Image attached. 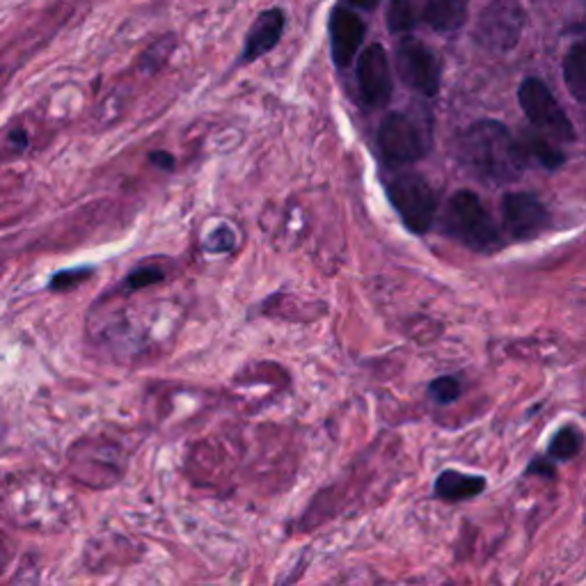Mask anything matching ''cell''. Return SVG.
I'll list each match as a JSON object with an SVG mask.
<instances>
[{
  "label": "cell",
  "instance_id": "cell-21",
  "mask_svg": "<svg viewBox=\"0 0 586 586\" xmlns=\"http://www.w3.org/2000/svg\"><path fill=\"white\" fill-rule=\"evenodd\" d=\"M351 3L362 8V10H372V8H376L381 3V0H351Z\"/></svg>",
  "mask_w": 586,
  "mask_h": 586
},
{
  "label": "cell",
  "instance_id": "cell-16",
  "mask_svg": "<svg viewBox=\"0 0 586 586\" xmlns=\"http://www.w3.org/2000/svg\"><path fill=\"white\" fill-rule=\"evenodd\" d=\"M582 449V433L575 426H564L555 437L553 445H549V458L555 461H568L575 458Z\"/></svg>",
  "mask_w": 586,
  "mask_h": 586
},
{
  "label": "cell",
  "instance_id": "cell-14",
  "mask_svg": "<svg viewBox=\"0 0 586 586\" xmlns=\"http://www.w3.org/2000/svg\"><path fill=\"white\" fill-rule=\"evenodd\" d=\"M518 144H521V150H523V154L527 156L529 163L532 161L540 163L547 170H557L566 161V154L559 150V146H555L553 142H549V138L543 135L540 131L538 133L523 131L521 138H518Z\"/></svg>",
  "mask_w": 586,
  "mask_h": 586
},
{
  "label": "cell",
  "instance_id": "cell-2",
  "mask_svg": "<svg viewBox=\"0 0 586 586\" xmlns=\"http://www.w3.org/2000/svg\"><path fill=\"white\" fill-rule=\"evenodd\" d=\"M443 230L472 250H493L499 245V232L491 213L472 191H458L443 213Z\"/></svg>",
  "mask_w": 586,
  "mask_h": 586
},
{
  "label": "cell",
  "instance_id": "cell-3",
  "mask_svg": "<svg viewBox=\"0 0 586 586\" xmlns=\"http://www.w3.org/2000/svg\"><path fill=\"white\" fill-rule=\"evenodd\" d=\"M387 198L411 232L424 234L431 230L437 213V200L431 183L422 174L408 172L394 176L387 186Z\"/></svg>",
  "mask_w": 586,
  "mask_h": 586
},
{
  "label": "cell",
  "instance_id": "cell-13",
  "mask_svg": "<svg viewBox=\"0 0 586 586\" xmlns=\"http://www.w3.org/2000/svg\"><path fill=\"white\" fill-rule=\"evenodd\" d=\"M484 491H486L484 476H472V474H463V472H454V469L443 472L435 482V495L447 499V502L472 499L476 495H482Z\"/></svg>",
  "mask_w": 586,
  "mask_h": 586
},
{
  "label": "cell",
  "instance_id": "cell-6",
  "mask_svg": "<svg viewBox=\"0 0 586 586\" xmlns=\"http://www.w3.org/2000/svg\"><path fill=\"white\" fill-rule=\"evenodd\" d=\"M525 10L521 0H493L476 23V40L491 51H511L521 42Z\"/></svg>",
  "mask_w": 586,
  "mask_h": 586
},
{
  "label": "cell",
  "instance_id": "cell-1",
  "mask_svg": "<svg viewBox=\"0 0 586 586\" xmlns=\"http://www.w3.org/2000/svg\"><path fill=\"white\" fill-rule=\"evenodd\" d=\"M458 161L491 186L518 181L529 165L518 140H513L508 129L495 120L474 122L458 138Z\"/></svg>",
  "mask_w": 586,
  "mask_h": 586
},
{
  "label": "cell",
  "instance_id": "cell-18",
  "mask_svg": "<svg viewBox=\"0 0 586 586\" xmlns=\"http://www.w3.org/2000/svg\"><path fill=\"white\" fill-rule=\"evenodd\" d=\"M428 396L440 403V406H447V403L456 401L461 396V383L454 376H443V378H435L428 387Z\"/></svg>",
  "mask_w": 586,
  "mask_h": 586
},
{
  "label": "cell",
  "instance_id": "cell-10",
  "mask_svg": "<svg viewBox=\"0 0 586 586\" xmlns=\"http://www.w3.org/2000/svg\"><path fill=\"white\" fill-rule=\"evenodd\" d=\"M364 21L348 8H335L330 17V51L337 67H348L364 42Z\"/></svg>",
  "mask_w": 586,
  "mask_h": 586
},
{
  "label": "cell",
  "instance_id": "cell-7",
  "mask_svg": "<svg viewBox=\"0 0 586 586\" xmlns=\"http://www.w3.org/2000/svg\"><path fill=\"white\" fill-rule=\"evenodd\" d=\"M396 67L403 83L424 97H433L440 90V62L435 53L420 40H403L396 49Z\"/></svg>",
  "mask_w": 586,
  "mask_h": 586
},
{
  "label": "cell",
  "instance_id": "cell-17",
  "mask_svg": "<svg viewBox=\"0 0 586 586\" xmlns=\"http://www.w3.org/2000/svg\"><path fill=\"white\" fill-rule=\"evenodd\" d=\"M420 14L411 0H392L387 8V26L392 32H408L415 28Z\"/></svg>",
  "mask_w": 586,
  "mask_h": 586
},
{
  "label": "cell",
  "instance_id": "cell-8",
  "mask_svg": "<svg viewBox=\"0 0 586 586\" xmlns=\"http://www.w3.org/2000/svg\"><path fill=\"white\" fill-rule=\"evenodd\" d=\"M357 88L370 108H383L392 97V71L381 44L366 47L357 60Z\"/></svg>",
  "mask_w": 586,
  "mask_h": 586
},
{
  "label": "cell",
  "instance_id": "cell-15",
  "mask_svg": "<svg viewBox=\"0 0 586 586\" xmlns=\"http://www.w3.org/2000/svg\"><path fill=\"white\" fill-rule=\"evenodd\" d=\"M564 81L570 90V94L579 101L586 103V40L577 42L566 60H564Z\"/></svg>",
  "mask_w": 586,
  "mask_h": 586
},
{
  "label": "cell",
  "instance_id": "cell-4",
  "mask_svg": "<svg viewBox=\"0 0 586 586\" xmlns=\"http://www.w3.org/2000/svg\"><path fill=\"white\" fill-rule=\"evenodd\" d=\"M518 99L527 120L536 127V131L562 142L575 140V129L568 115L564 113V108L543 81L525 79L518 90Z\"/></svg>",
  "mask_w": 586,
  "mask_h": 586
},
{
  "label": "cell",
  "instance_id": "cell-11",
  "mask_svg": "<svg viewBox=\"0 0 586 586\" xmlns=\"http://www.w3.org/2000/svg\"><path fill=\"white\" fill-rule=\"evenodd\" d=\"M284 23H286V17L280 8L266 10L256 17V21L252 23V28L245 37L243 62H254V60H260L262 55L271 53L277 47V42L282 40Z\"/></svg>",
  "mask_w": 586,
  "mask_h": 586
},
{
  "label": "cell",
  "instance_id": "cell-20",
  "mask_svg": "<svg viewBox=\"0 0 586 586\" xmlns=\"http://www.w3.org/2000/svg\"><path fill=\"white\" fill-rule=\"evenodd\" d=\"M529 472H540V474H545V476H553V474H555V467L549 465V463H545V458H540V461H536L534 465H529Z\"/></svg>",
  "mask_w": 586,
  "mask_h": 586
},
{
  "label": "cell",
  "instance_id": "cell-5",
  "mask_svg": "<svg viewBox=\"0 0 586 586\" xmlns=\"http://www.w3.org/2000/svg\"><path fill=\"white\" fill-rule=\"evenodd\" d=\"M378 146L390 163H415L431 146V131L403 113H392L378 131Z\"/></svg>",
  "mask_w": 586,
  "mask_h": 586
},
{
  "label": "cell",
  "instance_id": "cell-12",
  "mask_svg": "<svg viewBox=\"0 0 586 586\" xmlns=\"http://www.w3.org/2000/svg\"><path fill=\"white\" fill-rule=\"evenodd\" d=\"M420 17L437 32H454L467 21V0H420Z\"/></svg>",
  "mask_w": 586,
  "mask_h": 586
},
{
  "label": "cell",
  "instance_id": "cell-19",
  "mask_svg": "<svg viewBox=\"0 0 586 586\" xmlns=\"http://www.w3.org/2000/svg\"><path fill=\"white\" fill-rule=\"evenodd\" d=\"M156 280H161V271H156V269H142V271L133 273L131 284L133 286H144V284H152Z\"/></svg>",
  "mask_w": 586,
  "mask_h": 586
},
{
  "label": "cell",
  "instance_id": "cell-9",
  "mask_svg": "<svg viewBox=\"0 0 586 586\" xmlns=\"http://www.w3.org/2000/svg\"><path fill=\"white\" fill-rule=\"evenodd\" d=\"M504 225L518 241L538 236L549 225V213L543 202L532 193H508L502 204Z\"/></svg>",
  "mask_w": 586,
  "mask_h": 586
}]
</instances>
